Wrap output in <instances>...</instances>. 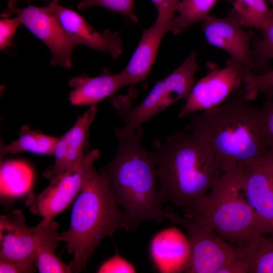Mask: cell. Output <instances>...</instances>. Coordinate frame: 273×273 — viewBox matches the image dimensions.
<instances>
[{
    "label": "cell",
    "mask_w": 273,
    "mask_h": 273,
    "mask_svg": "<svg viewBox=\"0 0 273 273\" xmlns=\"http://www.w3.org/2000/svg\"><path fill=\"white\" fill-rule=\"evenodd\" d=\"M160 202H170L190 216L223 172L205 141L188 125L155 141Z\"/></svg>",
    "instance_id": "cell-1"
},
{
    "label": "cell",
    "mask_w": 273,
    "mask_h": 273,
    "mask_svg": "<svg viewBox=\"0 0 273 273\" xmlns=\"http://www.w3.org/2000/svg\"><path fill=\"white\" fill-rule=\"evenodd\" d=\"M189 115L188 125L207 143L223 173L270 151L262 108L251 104L243 88L217 107Z\"/></svg>",
    "instance_id": "cell-2"
},
{
    "label": "cell",
    "mask_w": 273,
    "mask_h": 273,
    "mask_svg": "<svg viewBox=\"0 0 273 273\" xmlns=\"http://www.w3.org/2000/svg\"><path fill=\"white\" fill-rule=\"evenodd\" d=\"M143 132L142 126L129 131L116 128V153L100 170L108 178L130 231L146 221L172 222L175 214L164 210L159 200L157 162L153 151L142 145Z\"/></svg>",
    "instance_id": "cell-3"
},
{
    "label": "cell",
    "mask_w": 273,
    "mask_h": 273,
    "mask_svg": "<svg viewBox=\"0 0 273 273\" xmlns=\"http://www.w3.org/2000/svg\"><path fill=\"white\" fill-rule=\"evenodd\" d=\"M119 228L130 231L108 178L92 165L73 204L69 227L58 239L66 243L68 253L73 254L69 264L72 272L85 270L102 240Z\"/></svg>",
    "instance_id": "cell-4"
},
{
    "label": "cell",
    "mask_w": 273,
    "mask_h": 273,
    "mask_svg": "<svg viewBox=\"0 0 273 273\" xmlns=\"http://www.w3.org/2000/svg\"><path fill=\"white\" fill-rule=\"evenodd\" d=\"M187 217L212 228L223 239L243 247L257 234L268 232L249 204L241 189L240 167L222 174Z\"/></svg>",
    "instance_id": "cell-5"
},
{
    "label": "cell",
    "mask_w": 273,
    "mask_h": 273,
    "mask_svg": "<svg viewBox=\"0 0 273 273\" xmlns=\"http://www.w3.org/2000/svg\"><path fill=\"white\" fill-rule=\"evenodd\" d=\"M197 54L193 51L170 74L157 82L145 99L133 105L129 96H115L109 103L122 119L124 131H129L149 120L174 102L186 100L194 85V76L199 68Z\"/></svg>",
    "instance_id": "cell-6"
},
{
    "label": "cell",
    "mask_w": 273,
    "mask_h": 273,
    "mask_svg": "<svg viewBox=\"0 0 273 273\" xmlns=\"http://www.w3.org/2000/svg\"><path fill=\"white\" fill-rule=\"evenodd\" d=\"M58 223L42 219L37 225L26 224L23 212L16 210L0 218V259L16 264L23 273L35 271L37 249L44 240L56 237Z\"/></svg>",
    "instance_id": "cell-7"
},
{
    "label": "cell",
    "mask_w": 273,
    "mask_h": 273,
    "mask_svg": "<svg viewBox=\"0 0 273 273\" xmlns=\"http://www.w3.org/2000/svg\"><path fill=\"white\" fill-rule=\"evenodd\" d=\"M174 223L185 228L189 237V256L181 271L218 273L226 263L239 257V247L223 239L203 222L176 215Z\"/></svg>",
    "instance_id": "cell-8"
},
{
    "label": "cell",
    "mask_w": 273,
    "mask_h": 273,
    "mask_svg": "<svg viewBox=\"0 0 273 273\" xmlns=\"http://www.w3.org/2000/svg\"><path fill=\"white\" fill-rule=\"evenodd\" d=\"M100 157L97 149L84 152L73 166L51 180L41 193H30L26 200L30 211L42 219L53 220L78 194L89 169Z\"/></svg>",
    "instance_id": "cell-9"
},
{
    "label": "cell",
    "mask_w": 273,
    "mask_h": 273,
    "mask_svg": "<svg viewBox=\"0 0 273 273\" xmlns=\"http://www.w3.org/2000/svg\"><path fill=\"white\" fill-rule=\"evenodd\" d=\"M12 14L19 16L22 24L49 48L51 66L71 68L72 54L79 44L66 32L47 6L30 5L24 8L8 6L1 17H9Z\"/></svg>",
    "instance_id": "cell-10"
},
{
    "label": "cell",
    "mask_w": 273,
    "mask_h": 273,
    "mask_svg": "<svg viewBox=\"0 0 273 273\" xmlns=\"http://www.w3.org/2000/svg\"><path fill=\"white\" fill-rule=\"evenodd\" d=\"M210 68L209 73L194 85L179 111V118L221 105L242 84L243 68L233 59L223 67Z\"/></svg>",
    "instance_id": "cell-11"
},
{
    "label": "cell",
    "mask_w": 273,
    "mask_h": 273,
    "mask_svg": "<svg viewBox=\"0 0 273 273\" xmlns=\"http://www.w3.org/2000/svg\"><path fill=\"white\" fill-rule=\"evenodd\" d=\"M240 184L268 234L273 233V152L245 162L240 168Z\"/></svg>",
    "instance_id": "cell-12"
},
{
    "label": "cell",
    "mask_w": 273,
    "mask_h": 273,
    "mask_svg": "<svg viewBox=\"0 0 273 273\" xmlns=\"http://www.w3.org/2000/svg\"><path fill=\"white\" fill-rule=\"evenodd\" d=\"M201 25L209 43L229 53L232 59L242 65L244 71L255 74V65L250 49L254 33L244 30L233 9L223 18L210 15Z\"/></svg>",
    "instance_id": "cell-13"
},
{
    "label": "cell",
    "mask_w": 273,
    "mask_h": 273,
    "mask_svg": "<svg viewBox=\"0 0 273 273\" xmlns=\"http://www.w3.org/2000/svg\"><path fill=\"white\" fill-rule=\"evenodd\" d=\"M47 6L66 32L79 45L107 53L114 59L122 54V43L118 32L107 29L100 33L72 9L53 2Z\"/></svg>",
    "instance_id": "cell-14"
},
{
    "label": "cell",
    "mask_w": 273,
    "mask_h": 273,
    "mask_svg": "<svg viewBox=\"0 0 273 273\" xmlns=\"http://www.w3.org/2000/svg\"><path fill=\"white\" fill-rule=\"evenodd\" d=\"M174 17L158 13L154 24L143 30L138 46L126 67L122 71L126 86H133L146 80L161 41L165 33L170 31V22Z\"/></svg>",
    "instance_id": "cell-15"
},
{
    "label": "cell",
    "mask_w": 273,
    "mask_h": 273,
    "mask_svg": "<svg viewBox=\"0 0 273 273\" xmlns=\"http://www.w3.org/2000/svg\"><path fill=\"white\" fill-rule=\"evenodd\" d=\"M96 105L90 106L79 116L73 126L58 136L54 155V163L44 172L50 180L73 166L81 158L90 126L97 113Z\"/></svg>",
    "instance_id": "cell-16"
},
{
    "label": "cell",
    "mask_w": 273,
    "mask_h": 273,
    "mask_svg": "<svg viewBox=\"0 0 273 273\" xmlns=\"http://www.w3.org/2000/svg\"><path fill=\"white\" fill-rule=\"evenodd\" d=\"M68 84L72 88L69 100L74 106L96 105L126 86L122 71L113 74L105 67L98 76L81 74L70 79Z\"/></svg>",
    "instance_id": "cell-17"
},
{
    "label": "cell",
    "mask_w": 273,
    "mask_h": 273,
    "mask_svg": "<svg viewBox=\"0 0 273 273\" xmlns=\"http://www.w3.org/2000/svg\"><path fill=\"white\" fill-rule=\"evenodd\" d=\"M1 195L14 198L24 195L30 189L34 174L31 167L20 160H9L1 163Z\"/></svg>",
    "instance_id": "cell-18"
},
{
    "label": "cell",
    "mask_w": 273,
    "mask_h": 273,
    "mask_svg": "<svg viewBox=\"0 0 273 273\" xmlns=\"http://www.w3.org/2000/svg\"><path fill=\"white\" fill-rule=\"evenodd\" d=\"M239 257L248 264V273H273V233L254 235L239 247Z\"/></svg>",
    "instance_id": "cell-19"
},
{
    "label": "cell",
    "mask_w": 273,
    "mask_h": 273,
    "mask_svg": "<svg viewBox=\"0 0 273 273\" xmlns=\"http://www.w3.org/2000/svg\"><path fill=\"white\" fill-rule=\"evenodd\" d=\"M58 136L46 134L31 129L28 125L21 128L18 138L11 143L1 144L0 157L3 160L9 154L28 152L37 154L54 155Z\"/></svg>",
    "instance_id": "cell-20"
},
{
    "label": "cell",
    "mask_w": 273,
    "mask_h": 273,
    "mask_svg": "<svg viewBox=\"0 0 273 273\" xmlns=\"http://www.w3.org/2000/svg\"><path fill=\"white\" fill-rule=\"evenodd\" d=\"M218 0H182L178 5V15L170 22V31L177 35L193 24L204 22Z\"/></svg>",
    "instance_id": "cell-21"
},
{
    "label": "cell",
    "mask_w": 273,
    "mask_h": 273,
    "mask_svg": "<svg viewBox=\"0 0 273 273\" xmlns=\"http://www.w3.org/2000/svg\"><path fill=\"white\" fill-rule=\"evenodd\" d=\"M169 235L168 230L160 233L151 244L153 257L163 270H166V266L171 265V262L180 259L185 264L189 256V245L186 246L185 244L176 243L174 240L172 242L173 239Z\"/></svg>",
    "instance_id": "cell-22"
},
{
    "label": "cell",
    "mask_w": 273,
    "mask_h": 273,
    "mask_svg": "<svg viewBox=\"0 0 273 273\" xmlns=\"http://www.w3.org/2000/svg\"><path fill=\"white\" fill-rule=\"evenodd\" d=\"M266 0H235L233 10L243 27L260 29L273 19Z\"/></svg>",
    "instance_id": "cell-23"
},
{
    "label": "cell",
    "mask_w": 273,
    "mask_h": 273,
    "mask_svg": "<svg viewBox=\"0 0 273 273\" xmlns=\"http://www.w3.org/2000/svg\"><path fill=\"white\" fill-rule=\"evenodd\" d=\"M59 237L48 239L39 245L35 260V265L39 272H72L69 265L62 262L55 253L59 242Z\"/></svg>",
    "instance_id": "cell-24"
},
{
    "label": "cell",
    "mask_w": 273,
    "mask_h": 273,
    "mask_svg": "<svg viewBox=\"0 0 273 273\" xmlns=\"http://www.w3.org/2000/svg\"><path fill=\"white\" fill-rule=\"evenodd\" d=\"M259 30L261 33V38H254L252 50L257 75L264 73L270 70L267 65V62L269 59H273V19Z\"/></svg>",
    "instance_id": "cell-25"
},
{
    "label": "cell",
    "mask_w": 273,
    "mask_h": 273,
    "mask_svg": "<svg viewBox=\"0 0 273 273\" xmlns=\"http://www.w3.org/2000/svg\"><path fill=\"white\" fill-rule=\"evenodd\" d=\"M242 84L246 98L254 100L259 93L273 88V70L259 75L243 70Z\"/></svg>",
    "instance_id": "cell-26"
},
{
    "label": "cell",
    "mask_w": 273,
    "mask_h": 273,
    "mask_svg": "<svg viewBox=\"0 0 273 273\" xmlns=\"http://www.w3.org/2000/svg\"><path fill=\"white\" fill-rule=\"evenodd\" d=\"M93 6H99L119 13L131 20L137 22L133 12L134 0H84L77 5V9L85 10Z\"/></svg>",
    "instance_id": "cell-27"
},
{
    "label": "cell",
    "mask_w": 273,
    "mask_h": 273,
    "mask_svg": "<svg viewBox=\"0 0 273 273\" xmlns=\"http://www.w3.org/2000/svg\"><path fill=\"white\" fill-rule=\"evenodd\" d=\"M22 24L20 17H1L0 20V50L4 51L10 47H15L14 37L16 31Z\"/></svg>",
    "instance_id": "cell-28"
},
{
    "label": "cell",
    "mask_w": 273,
    "mask_h": 273,
    "mask_svg": "<svg viewBox=\"0 0 273 273\" xmlns=\"http://www.w3.org/2000/svg\"><path fill=\"white\" fill-rule=\"evenodd\" d=\"M135 268L133 265L116 254L104 262L98 269L100 273L135 272Z\"/></svg>",
    "instance_id": "cell-29"
},
{
    "label": "cell",
    "mask_w": 273,
    "mask_h": 273,
    "mask_svg": "<svg viewBox=\"0 0 273 273\" xmlns=\"http://www.w3.org/2000/svg\"><path fill=\"white\" fill-rule=\"evenodd\" d=\"M267 91L269 93L262 110L266 136L270 151L273 152V88Z\"/></svg>",
    "instance_id": "cell-30"
},
{
    "label": "cell",
    "mask_w": 273,
    "mask_h": 273,
    "mask_svg": "<svg viewBox=\"0 0 273 273\" xmlns=\"http://www.w3.org/2000/svg\"><path fill=\"white\" fill-rule=\"evenodd\" d=\"M157 10L158 13H164L174 17L175 12L182 0H150Z\"/></svg>",
    "instance_id": "cell-31"
},
{
    "label": "cell",
    "mask_w": 273,
    "mask_h": 273,
    "mask_svg": "<svg viewBox=\"0 0 273 273\" xmlns=\"http://www.w3.org/2000/svg\"><path fill=\"white\" fill-rule=\"evenodd\" d=\"M247 263L239 257L235 258L221 268L218 273H248Z\"/></svg>",
    "instance_id": "cell-32"
},
{
    "label": "cell",
    "mask_w": 273,
    "mask_h": 273,
    "mask_svg": "<svg viewBox=\"0 0 273 273\" xmlns=\"http://www.w3.org/2000/svg\"><path fill=\"white\" fill-rule=\"evenodd\" d=\"M1 273H22L20 267L15 263L9 260L0 259Z\"/></svg>",
    "instance_id": "cell-33"
},
{
    "label": "cell",
    "mask_w": 273,
    "mask_h": 273,
    "mask_svg": "<svg viewBox=\"0 0 273 273\" xmlns=\"http://www.w3.org/2000/svg\"><path fill=\"white\" fill-rule=\"evenodd\" d=\"M20 0H9L8 6H17ZM29 1V0H27ZM60 0H52V2L58 3Z\"/></svg>",
    "instance_id": "cell-34"
},
{
    "label": "cell",
    "mask_w": 273,
    "mask_h": 273,
    "mask_svg": "<svg viewBox=\"0 0 273 273\" xmlns=\"http://www.w3.org/2000/svg\"><path fill=\"white\" fill-rule=\"evenodd\" d=\"M266 1H268L270 3V4L272 5V8L273 9V0H266Z\"/></svg>",
    "instance_id": "cell-35"
}]
</instances>
